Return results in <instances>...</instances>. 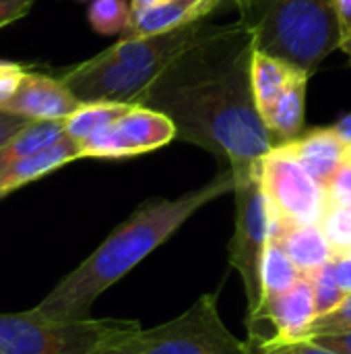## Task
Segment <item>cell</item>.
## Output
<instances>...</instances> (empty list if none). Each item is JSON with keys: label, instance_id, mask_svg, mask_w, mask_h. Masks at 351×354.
<instances>
[{"label": "cell", "instance_id": "8992f818", "mask_svg": "<svg viewBox=\"0 0 351 354\" xmlns=\"http://www.w3.org/2000/svg\"><path fill=\"white\" fill-rule=\"evenodd\" d=\"M234 197H236V224L230 243V266L238 272L246 303L248 317L257 315L261 309V263L269 239L273 236L275 212L263 191L259 164L250 170L234 172Z\"/></svg>", "mask_w": 351, "mask_h": 354}, {"label": "cell", "instance_id": "5b68a950", "mask_svg": "<svg viewBox=\"0 0 351 354\" xmlns=\"http://www.w3.org/2000/svg\"><path fill=\"white\" fill-rule=\"evenodd\" d=\"M93 354H252L219 313V295L199 297L178 317L143 330L139 322L108 338Z\"/></svg>", "mask_w": 351, "mask_h": 354}, {"label": "cell", "instance_id": "484cf974", "mask_svg": "<svg viewBox=\"0 0 351 354\" xmlns=\"http://www.w3.org/2000/svg\"><path fill=\"white\" fill-rule=\"evenodd\" d=\"M327 193V205H350L351 203V160H348L327 183L325 187Z\"/></svg>", "mask_w": 351, "mask_h": 354}, {"label": "cell", "instance_id": "9c48e42d", "mask_svg": "<svg viewBox=\"0 0 351 354\" xmlns=\"http://www.w3.org/2000/svg\"><path fill=\"white\" fill-rule=\"evenodd\" d=\"M176 139L174 122L151 108L132 104L118 120L83 139L81 158L122 160L166 147Z\"/></svg>", "mask_w": 351, "mask_h": 354}, {"label": "cell", "instance_id": "4316f807", "mask_svg": "<svg viewBox=\"0 0 351 354\" xmlns=\"http://www.w3.org/2000/svg\"><path fill=\"white\" fill-rule=\"evenodd\" d=\"M261 354H339L331 348H325L317 344L310 338L288 342V344H275V346H261Z\"/></svg>", "mask_w": 351, "mask_h": 354}, {"label": "cell", "instance_id": "836d02e7", "mask_svg": "<svg viewBox=\"0 0 351 354\" xmlns=\"http://www.w3.org/2000/svg\"><path fill=\"white\" fill-rule=\"evenodd\" d=\"M157 2H163V0H130L132 4V10H141V8H147V6H153Z\"/></svg>", "mask_w": 351, "mask_h": 354}, {"label": "cell", "instance_id": "277c9868", "mask_svg": "<svg viewBox=\"0 0 351 354\" xmlns=\"http://www.w3.org/2000/svg\"><path fill=\"white\" fill-rule=\"evenodd\" d=\"M254 48L312 75L341 48L333 0H234Z\"/></svg>", "mask_w": 351, "mask_h": 354}, {"label": "cell", "instance_id": "d6a6232c", "mask_svg": "<svg viewBox=\"0 0 351 354\" xmlns=\"http://www.w3.org/2000/svg\"><path fill=\"white\" fill-rule=\"evenodd\" d=\"M333 129L339 133V137L351 147V112H348L343 118H339V120L333 124Z\"/></svg>", "mask_w": 351, "mask_h": 354}, {"label": "cell", "instance_id": "e0dca14e", "mask_svg": "<svg viewBox=\"0 0 351 354\" xmlns=\"http://www.w3.org/2000/svg\"><path fill=\"white\" fill-rule=\"evenodd\" d=\"M298 71L300 68H296L294 64L254 48L252 64H250V81H252L254 102L261 114L275 104V100L283 93V89L290 85V81Z\"/></svg>", "mask_w": 351, "mask_h": 354}, {"label": "cell", "instance_id": "ffe728a7", "mask_svg": "<svg viewBox=\"0 0 351 354\" xmlns=\"http://www.w3.org/2000/svg\"><path fill=\"white\" fill-rule=\"evenodd\" d=\"M132 104H122V102H87L81 104L70 116L64 118V133L74 139L83 141L89 135L106 129L114 120H118Z\"/></svg>", "mask_w": 351, "mask_h": 354}, {"label": "cell", "instance_id": "f546056e", "mask_svg": "<svg viewBox=\"0 0 351 354\" xmlns=\"http://www.w3.org/2000/svg\"><path fill=\"white\" fill-rule=\"evenodd\" d=\"M35 0H0V29L29 12Z\"/></svg>", "mask_w": 351, "mask_h": 354}, {"label": "cell", "instance_id": "2e32d148", "mask_svg": "<svg viewBox=\"0 0 351 354\" xmlns=\"http://www.w3.org/2000/svg\"><path fill=\"white\" fill-rule=\"evenodd\" d=\"M310 75L306 71H298L283 93L275 100V104L261 114L273 145H283L294 141L304 131L306 116V89Z\"/></svg>", "mask_w": 351, "mask_h": 354}, {"label": "cell", "instance_id": "30bf717a", "mask_svg": "<svg viewBox=\"0 0 351 354\" xmlns=\"http://www.w3.org/2000/svg\"><path fill=\"white\" fill-rule=\"evenodd\" d=\"M317 319V303L308 276H302L292 288L263 301L257 315L248 317V330L254 332L263 324H269L273 334L261 346H275L298 342L310 336Z\"/></svg>", "mask_w": 351, "mask_h": 354}, {"label": "cell", "instance_id": "4dcf8cb0", "mask_svg": "<svg viewBox=\"0 0 351 354\" xmlns=\"http://www.w3.org/2000/svg\"><path fill=\"white\" fill-rule=\"evenodd\" d=\"M335 278L345 295H351V257L350 255H335L333 257Z\"/></svg>", "mask_w": 351, "mask_h": 354}, {"label": "cell", "instance_id": "e575fe53", "mask_svg": "<svg viewBox=\"0 0 351 354\" xmlns=\"http://www.w3.org/2000/svg\"><path fill=\"white\" fill-rule=\"evenodd\" d=\"M339 50H343V52L348 54V58H350V62H351V35L341 41V48H339Z\"/></svg>", "mask_w": 351, "mask_h": 354}, {"label": "cell", "instance_id": "ba28073f", "mask_svg": "<svg viewBox=\"0 0 351 354\" xmlns=\"http://www.w3.org/2000/svg\"><path fill=\"white\" fill-rule=\"evenodd\" d=\"M259 176L275 212V222H321L327 209V193L296 160L288 145H275L259 162Z\"/></svg>", "mask_w": 351, "mask_h": 354}, {"label": "cell", "instance_id": "4fadbf2b", "mask_svg": "<svg viewBox=\"0 0 351 354\" xmlns=\"http://www.w3.org/2000/svg\"><path fill=\"white\" fill-rule=\"evenodd\" d=\"M223 0H163L153 6L132 12V23L126 35H157L203 19L221 4ZM122 35V37H126Z\"/></svg>", "mask_w": 351, "mask_h": 354}, {"label": "cell", "instance_id": "3957f363", "mask_svg": "<svg viewBox=\"0 0 351 354\" xmlns=\"http://www.w3.org/2000/svg\"><path fill=\"white\" fill-rule=\"evenodd\" d=\"M207 23L209 19H203L157 35L120 37L108 50L62 73L60 79L81 104H134V100L207 27Z\"/></svg>", "mask_w": 351, "mask_h": 354}, {"label": "cell", "instance_id": "603a6c76", "mask_svg": "<svg viewBox=\"0 0 351 354\" xmlns=\"http://www.w3.org/2000/svg\"><path fill=\"white\" fill-rule=\"evenodd\" d=\"M321 226L333 249V257L348 255L351 249V203L350 205L329 203L321 218Z\"/></svg>", "mask_w": 351, "mask_h": 354}, {"label": "cell", "instance_id": "f1b7e54d", "mask_svg": "<svg viewBox=\"0 0 351 354\" xmlns=\"http://www.w3.org/2000/svg\"><path fill=\"white\" fill-rule=\"evenodd\" d=\"M310 340H314L317 344L331 348L339 354H351V330L343 332H329V334H317L310 336Z\"/></svg>", "mask_w": 351, "mask_h": 354}, {"label": "cell", "instance_id": "7a4b0ae2", "mask_svg": "<svg viewBox=\"0 0 351 354\" xmlns=\"http://www.w3.org/2000/svg\"><path fill=\"white\" fill-rule=\"evenodd\" d=\"M236 176L225 168L209 183L178 197H155L143 201L110 236L50 295L33 307L41 317L56 322L89 319L93 303L130 270H134L157 247L172 239L199 209L234 191Z\"/></svg>", "mask_w": 351, "mask_h": 354}, {"label": "cell", "instance_id": "7c38bea8", "mask_svg": "<svg viewBox=\"0 0 351 354\" xmlns=\"http://www.w3.org/2000/svg\"><path fill=\"white\" fill-rule=\"evenodd\" d=\"M306 168V172L325 189L333 174L350 160V145L333 127H317L302 131L290 143H283Z\"/></svg>", "mask_w": 351, "mask_h": 354}, {"label": "cell", "instance_id": "1f68e13d", "mask_svg": "<svg viewBox=\"0 0 351 354\" xmlns=\"http://www.w3.org/2000/svg\"><path fill=\"white\" fill-rule=\"evenodd\" d=\"M335 2V12L341 29V41L351 35V0H333Z\"/></svg>", "mask_w": 351, "mask_h": 354}, {"label": "cell", "instance_id": "6da1fadb", "mask_svg": "<svg viewBox=\"0 0 351 354\" xmlns=\"http://www.w3.org/2000/svg\"><path fill=\"white\" fill-rule=\"evenodd\" d=\"M252 33L240 19L207 23L134 104L166 114L176 139L207 149L234 172L250 170L275 147L252 93Z\"/></svg>", "mask_w": 351, "mask_h": 354}, {"label": "cell", "instance_id": "52a82bcc", "mask_svg": "<svg viewBox=\"0 0 351 354\" xmlns=\"http://www.w3.org/2000/svg\"><path fill=\"white\" fill-rule=\"evenodd\" d=\"M134 322H56L35 309L0 315V354H93L108 338Z\"/></svg>", "mask_w": 351, "mask_h": 354}, {"label": "cell", "instance_id": "7402d4cb", "mask_svg": "<svg viewBox=\"0 0 351 354\" xmlns=\"http://www.w3.org/2000/svg\"><path fill=\"white\" fill-rule=\"evenodd\" d=\"M310 278L312 284V292H314V303H317V317L329 315L333 313L343 301H345V292L341 290L337 278H335V270H333V259L319 268L312 274H306Z\"/></svg>", "mask_w": 351, "mask_h": 354}, {"label": "cell", "instance_id": "cb8c5ba5", "mask_svg": "<svg viewBox=\"0 0 351 354\" xmlns=\"http://www.w3.org/2000/svg\"><path fill=\"white\" fill-rule=\"evenodd\" d=\"M343 330H351V295L345 297V301L333 313L314 319L312 330H310V336L329 334V332H343Z\"/></svg>", "mask_w": 351, "mask_h": 354}, {"label": "cell", "instance_id": "9a60e30c", "mask_svg": "<svg viewBox=\"0 0 351 354\" xmlns=\"http://www.w3.org/2000/svg\"><path fill=\"white\" fill-rule=\"evenodd\" d=\"M74 160H81V145L79 141L64 135L58 143L46 147L43 151L23 158L12 166L4 168L0 172V199Z\"/></svg>", "mask_w": 351, "mask_h": 354}, {"label": "cell", "instance_id": "d590c367", "mask_svg": "<svg viewBox=\"0 0 351 354\" xmlns=\"http://www.w3.org/2000/svg\"><path fill=\"white\" fill-rule=\"evenodd\" d=\"M77 2H93V0H77Z\"/></svg>", "mask_w": 351, "mask_h": 354}, {"label": "cell", "instance_id": "d6986e66", "mask_svg": "<svg viewBox=\"0 0 351 354\" xmlns=\"http://www.w3.org/2000/svg\"><path fill=\"white\" fill-rule=\"evenodd\" d=\"M300 278H302L300 270L294 266V261L290 259L285 249L279 245V241L271 236L263 255V263H261V290H263L261 305L263 301L292 288Z\"/></svg>", "mask_w": 351, "mask_h": 354}, {"label": "cell", "instance_id": "ac0fdd59", "mask_svg": "<svg viewBox=\"0 0 351 354\" xmlns=\"http://www.w3.org/2000/svg\"><path fill=\"white\" fill-rule=\"evenodd\" d=\"M64 120H37L0 147V172L14 162L43 151L64 137Z\"/></svg>", "mask_w": 351, "mask_h": 354}, {"label": "cell", "instance_id": "8fae6325", "mask_svg": "<svg viewBox=\"0 0 351 354\" xmlns=\"http://www.w3.org/2000/svg\"><path fill=\"white\" fill-rule=\"evenodd\" d=\"M79 106L81 102L62 83V79L27 71L17 95L10 100L6 110L37 122V120H64Z\"/></svg>", "mask_w": 351, "mask_h": 354}, {"label": "cell", "instance_id": "5bb4252c", "mask_svg": "<svg viewBox=\"0 0 351 354\" xmlns=\"http://www.w3.org/2000/svg\"><path fill=\"white\" fill-rule=\"evenodd\" d=\"M273 236L285 249L294 266L302 276L317 272L333 259V249L323 232L321 222L317 224H290L275 222Z\"/></svg>", "mask_w": 351, "mask_h": 354}, {"label": "cell", "instance_id": "44dd1931", "mask_svg": "<svg viewBox=\"0 0 351 354\" xmlns=\"http://www.w3.org/2000/svg\"><path fill=\"white\" fill-rule=\"evenodd\" d=\"M132 12L130 0H93L87 8V21L99 35H126Z\"/></svg>", "mask_w": 351, "mask_h": 354}, {"label": "cell", "instance_id": "d4e9b609", "mask_svg": "<svg viewBox=\"0 0 351 354\" xmlns=\"http://www.w3.org/2000/svg\"><path fill=\"white\" fill-rule=\"evenodd\" d=\"M27 71L12 60H0V108H6L17 95Z\"/></svg>", "mask_w": 351, "mask_h": 354}, {"label": "cell", "instance_id": "83f0119b", "mask_svg": "<svg viewBox=\"0 0 351 354\" xmlns=\"http://www.w3.org/2000/svg\"><path fill=\"white\" fill-rule=\"evenodd\" d=\"M33 120L27 118V116H21L17 112H10L6 108H0V147H4L10 139H14Z\"/></svg>", "mask_w": 351, "mask_h": 354}]
</instances>
